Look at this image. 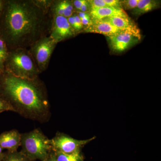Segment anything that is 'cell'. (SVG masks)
Wrapping results in <instances>:
<instances>
[{
  "label": "cell",
  "instance_id": "cell-13",
  "mask_svg": "<svg viewBox=\"0 0 161 161\" xmlns=\"http://www.w3.org/2000/svg\"><path fill=\"white\" fill-rule=\"evenodd\" d=\"M159 6V2L153 0H139L137 6L133 9L132 14L136 16H140L147 13Z\"/></svg>",
  "mask_w": 161,
  "mask_h": 161
},
{
  "label": "cell",
  "instance_id": "cell-26",
  "mask_svg": "<svg viewBox=\"0 0 161 161\" xmlns=\"http://www.w3.org/2000/svg\"><path fill=\"white\" fill-rule=\"evenodd\" d=\"M3 149L0 147V161H2L3 158H4V156L5 153H3Z\"/></svg>",
  "mask_w": 161,
  "mask_h": 161
},
{
  "label": "cell",
  "instance_id": "cell-9",
  "mask_svg": "<svg viewBox=\"0 0 161 161\" xmlns=\"http://www.w3.org/2000/svg\"><path fill=\"white\" fill-rule=\"evenodd\" d=\"M84 31L86 32L95 33L105 35L108 37L125 32L103 20L92 19L89 25L85 28Z\"/></svg>",
  "mask_w": 161,
  "mask_h": 161
},
{
  "label": "cell",
  "instance_id": "cell-4",
  "mask_svg": "<svg viewBox=\"0 0 161 161\" xmlns=\"http://www.w3.org/2000/svg\"><path fill=\"white\" fill-rule=\"evenodd\" d=\"M49 140L39 129L22 134L21 151L31 160L46 161L53 151Z\"/></svg>",
  "mask_w": 161,
  "mask_h": 161
},
{
  "label": "cell",
  "instance_id": "cell-24",
  "mask_svg": "<svg viewBox=\"0 0 161 161\" xmlns=\"http://www.w3.org/2000/svg\"><path fill=\"white\" fill-rule=\"evenodd\" d=\"M90 10L89 5L87 1H84L80 8V11L82 12L87 13L88 10Z\"/></svg>",
  "mask_w": 161,
  "mask_h": 161
},
{
  "label": "cell",
  "instance_id": "cell-10",
  "mask_svg": "<svg viewBox=\"0 0 161 161\" xmlns=\"http://www.w3.org/2000/svg\"><path fill=\"white\" fill-rule=\"evenodd\" d=\"M101 20L109 23L112 26L118 29L121 30L125 32L134 35L141 39L140 31L138 26H136L135 22L131 20L129 17H114L105 18Z\"/></svg>",
  "mask_w": 161,
  "mask_h": 161
},
{
  "label": "cell",
  "instance_id": "cell-1",
  "mask_svg": "<svg viewBox=\"0 0 161 161\" xmlns=\"http://www.w3.org/2000/svg\"><path fill=\"white\" fill-rule=\"evenodd\" d=\"M47 3L10 0L3 4L2 36L8 50L30 48L50 32L52 19Z\"/></svg>",
  "mask_w": 161,
  "mask_h": 161
},
{
  "label": "cell",
  "instance_id": "cell-12",
  "mask_svg": "<svg viewBox=\"0 0 161 161\" xmlns=\"http://www.w3.org/2000/svg\"><path fill=\"white\" fill-rule=\"evenodd\" d=\"M89 14L92 19L101 20L105 18L114 17H129L124 9L118 7H105L90 9Z\"/></svg>",
  "mask_w": 161,
  "mask_h": 161
},
{
  "label": "cell",
  "instance_id": "cell-18",
  "mask_svg": "<svg viewBox=\"0 0 161 161\" xmlns=\"http://www.w3.org/2000/svg\"><path fill=\"white\" fill-rule=\"evenodd\" d=\"M87 1L89 5L90 10L108 7L104 0H90Z\"/></svg>",
  "mask_w": 161,
  "mask_h": 161
},
{
  "label": "cell",
  "instance_id": "cell-28",
  "mask_svg": "<svg viewBox=\"0 0 161 161\" xmlns=\"http://www.w3.org/2000/svg\"><path fill=\"white\" fill-rule=\"evenodd\" d=\"M3 112H0V113H2Z\"/></svg>",
  "mask_w": 161,
  "mask_h": 161
},
{
  "label": "cell",
  "instance_id": "cell-8",
  "mask_svg": "<svg viewBox=\"0 0 161 161\" xmlns=\"http://www.w3.org/2000/svg\"><path fill=\"white\" fill-rule=\"evenodd\" d=\"M108 39L111 49L113 51L121 53L137 43L140 38L129 33L124 32L108 37Z\"/></svg>",
  "mask_w": 161,
  "mask_h": 161
},
{
  "label": "cell",
  "instance_id": "cell-7",
  "mask_svg": "<svg viewBox=\"0 0 161 161\" xmlns=\"http://www.w3.org/2000/svg\"><path fill=\"white\" fill-rule=\"evenodd\" d=\"M50 33V36L57 43L72 37L76 34L75 30L70 25L67 18L55 14H54L52 20Z\"/></svg>",
  "mask_w": 161,
  "mask_h": 161
},
{
  "label": "cell",
  "instance_id": "cell-25",
  "mask_svg": "<svg viewBox=\"0 0 161 161\" xmlns=\"http://www.w3.org/2000/svg\"><path fill=\"white\" fill-rule=\"evenodd\" d=\"M46 161H57L56 157H55L54 152L53 151H52L51 154H50L49 157L47 158Z\"/></svg>",
  "mask_w": 161,
  "mask_h": 161
},
{
  "label": "cell",
  "instance_id": "cell-6",
  "mask_svg": "<svg viewBox=\"0 0 161 161\" xmlns=\"http://www.w3.org/2000/svg\"><path fill=\"white\" fill-rule=\"evenodd\" d=\"M95 139L94 137L85 140H78L67 134L58 132L53 138L49 140V143L54 152L71 154L80 151L82 147Z\"/></svg>",
  "mask_w": 161,
  "mask_h": 161
},
{
  "label": "cell",
  "instance_id": "cell-3",
  "mask_svg": "<svg viewBox=\"0 0 161 161\" xmlns=\"http://www.w3.org/2000/svg\"><path fill=\"white\" fill-rule=\"evenodd\" d=\"M5 65L6 72L23 79H37L40 74L28 49L19 48L9 51Z\"/></svg>",
  "mask_w": 161,
  "mask_h": 161
},
{
  "label": "cell",
  "instance_id": "cell-11",
  "mask_svg": "<svg viewBox=\"0 0 161 161\" xmlns=\"http://www.w3.org/2000/svg\"><path fill=\"white\" fill-rule=\"evenodd\" d=\"M22 134L17 130H13L3 132L0 135V147L9 152L17 151L21 146Z\"/></svg>",
  "mask_w": 161,
  "mask_h": 161
},
{
  "label": "cell",
  "instance_id": "cell-22",
  "mask_svg": "<svg viewBox=\"0 0 161 161\" xmlns=\"http://www.w3.org/2000/svg\"><path fill=\"white\" fill-rule=\"evenodd\" d=\"M80 20H81V23H82L83 26H85V27H86L91 23L92 19H91L89 14L87 13L86 15L83 18L80 19Z\"/></svg>",
  "mask_w": 161,
  "mask_h": 161
},
{
  "label": "cell",
  "instance_id": "cell-14",
  "mask_svg": "<svg viewBox=\"0 0 161 161\" xmlns=\"http://www.w3.org/2000/svg\"><path fill=\"white\" fill-rule=\"evenodd\" d=\"M54 153L57 161H84L80 151L71 154H65L59 152H54Z\"/></svg>",
  "mask_w": 161,
  "mask_h": 161
},
{
  "label": "cell",
  "instance_id": "cell-21",
  "mask_svg": "<svg viewBox=\"0 0 161 161\" xmlns=\"http://www.w3.org/2000/svg\"><path fill=\"white\" fill-rule=\"evenodd\" d=\"M75 20V24H76V29L75 32L80 31L83 28V25L81 23V20L78 17V14L74 15Z\"/></svg>",
  "mask_w": 161,
  "mask_h": 161
},
{
  "label": "cell",
  "instance_id": "cell-2",
  "mask_svg": "<svg viewBox=\"0 0 161 161\" xmlns=\"http://www.w3.org/2000/svg\"><path fill=\"white\" fill-rule=\"evenodd\" d=\"M1 85L2 98L10 104L14 112L41 123L49 120L51 114L47 92L39 78L23 79L6 72Z\"/></svg>",
  "mask_w": 161,
  "mask_h": 161
},
{
  "label": "cell",
  "instance_id": "cell-23",
  "mask_svg": "<svg viewBox=\"0 0 161 161\" xmlns=\"http://www.w3.org/2000/svg\"><path fill=\"white\" fill-rule=\"evenodd\" d=\"M85 0H75L73 2V6H75L76 9L80 10Z\"/></svg>",
  "mask_w": 161,
  "mask_h": 161
},
{
  "label": "cell",
  "instance_id": "cell-27",
  "mask_svg": "<svg viewBox=\"0 0 161 161\" xmlns=\"http://www.w3.org/2000/svg\"><path fill=\"white\" fill-rule=\"evenodd\" d=\"M3 6V1H0V14L2 12Z\"/></svg>",
  "mask_w": 161,
  "mask_h": 161
},
{
  "label": "cell",
  "instance_id": "cell-19",
  "mask_svg": "<svg viewBox=\"0 0 161 161\" xmlns=\"http://www.w3.org/2000/svg\"><path fill=\"white\" fill-rule=\"evenodd\" d=\"M5 111L14 112V110L10 104L6 100L0 97V112H3Z\"/></svg>",
  "mask_w": 161,
  "mask_h": 161
},
{
  "label": "cell",
  "instance_id": "cell-17",
  "mask_svg": "<svg viewBox=\"0 0 161 161\" xmlns=\"http://www.w3.org/2000/svg\"><path fill=\"white\" fill-rule=\"evenodd\" d=\"M139 0H124L121 1V8L123 9L129 10L135 9L137 6Z\"/></svg>",
  "mask_w": 161,
  "mask_h": 161
},
{
  "label": "cell",
  "instance_id": "cell-5",
  "mask_svg": "<svg viewBox=\"0 0 161 161\" xmlns=\"http://www.w3.org/2000/svg\"><path fill=\"white\" fill-rule=\"evenodd\" d=\"M57 43L50 36L38 40L29 50L40 73L47 68Z\"/></svg>",
  "mask_w": 161,
  "mask_h": 161
},
{
  "label": "cell",
  "instance_id": "cell-16",
  "mask_svg": "<svg viewBox=\"0 0 161 161\" xmlns=\"http://www.w3.org/2000/svg\"><path fill=\"white\" fill-rule=\"evenodd\" d=\"M9 52L6 42L0 36V71H3L5 65Z\"/></svg>",
  "mask_w": 161,
  "mask_h": 161
},
{
  "label": "cell",
  "instance_id": "cell-20",
  "mask_svg": "<svg viewBox=\"0 0 161 161\" xmlns=\"http://www.w3.org/2000/svg\"><path fill=\"white\" fill-rule=\"evenodd\" d=\"M104 1L108 7L121 8V1L119 0H104Z\"/></svg>",
  "mask_w": 161,
  "mask_h": 161
},
{
  "label": "cell",
  "instance_id": "cell-15",
  "mask_svg": "<svg viewBox=\"0 0 161 161\" xmlns=\"http://www.w3.org/2000/svg\"><path fill=\"white\" fill-rule=\"evenodd\" d=\"M2 161H33L26 156L23 153L20 151L9 152L5 153Z\"/></svg>",
  "mask_w": 161,
  "mask_h": 161
}]
</instances>
